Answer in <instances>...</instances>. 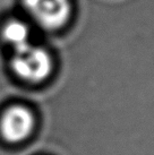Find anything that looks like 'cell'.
Returning <instances> with one entry per match:
<instances>
[{
  "mask_svg": "<svg viewBox=\"0 0 154 155\" xmlns=\"http://www.w3.org/2000/svg\"><path fill=\"white\" fill-rule=\"evenodd\" d=\"M34 128V117L28 109L14 105L2 114L0 130L2 137L10 143H18L30 136Z\"/></svg>",
  "mask_w": 154,
  "mask_h": 155,
  "instance_id": "obj_3",
  "label": "cell"
},
{
  "mask_svg": "<svg viewBox=\"0 0 154 155\" xmlns=\"http://www.w3.org/2000/svg\"><path fill=\"white\" fill-rule=\"evenodd\" d=\"M27 17L44 31L61 30L73 15L72 0H23Z\"/></svg>",
  "mask_w": 154,
  "mask_h": 155,
  "instance_id": "obj_2",
  "label": "cell"
},
{
  "mask_svg": "<svg viewBox=\"0 0 154 155\" xmlns=\"http://www.w3.org/2000/svg\"><path fill=\"white\" fill-rule=\"evenodd\" d=\"M10 67L19 79L31 84H38L49 78L55 62L51 52L31 42L13 51Z\"/></svg>",
  "mask_w": 154,
  "mask_h": 155,
  "instance_id": "obj_1",
  "label": "cell"
},
{
  "mask_svg": "<svg viewBox=\"0 0 154 155\" xmlns=\"http://www.w3.org/2000/svg\"><path fill=\"white\" fill-rule=\"evenodd\" d=\"M0 36L6 45L13 51L31 43V27L19 18H10L2 24L0 28Z\"/></svg>",
  "mask_w": 154,
  "mask_h": 155,
  "instance_id": "obj_4",
  "label": "cell"
}]
</instances>
